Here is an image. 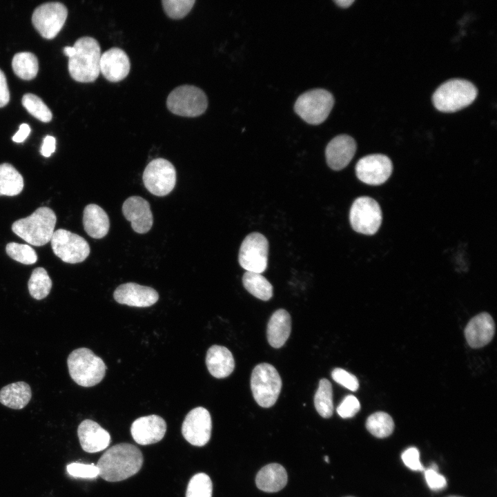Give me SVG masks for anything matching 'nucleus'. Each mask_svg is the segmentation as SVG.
<instances>
[{
  "label": "nucleus",
  "instance_id": "f257e3e1",
  "mask_svg": "<svg viewBox=\"0 0 497 497\" xmlns=\"http://www.w3.org/2000/svg\"><path fill=\"white\" fill-rule=\"evenodd\" d=\"M143 464L141 451L135 445L120 443L107 449L97 462L99 475L108 482L124 480L137 474Z\"/></svg>",
  "mask_w": 497,
  "mask_h": 497
},
{
  "label": "nucleus",
  "instance_id": "f03ea898",
  "mask_svg": "<svg viewBox=\"0 0 497 497\" xmlns=\"http://www.w3.org/2000/svg\"><path fill=\"white\" fill-rule=\"evenodd\" d=\"M74 55L68 59V71L71 77L82 83L92 82L100 73L101 48L99 42L90 37H83L74 43Z\"/></svg>",
  "mask_w": 497,
  "mask_h": 497
},
{
  "label": "nucleus",
  "instance_id": "7ed1b4c3",
  "mask_svg": "<svg viewBox=\"0 0 497 497\" xmlns=\"http://www.w3.org/2000/svg\"><path fill=\"white\" fill-rule=\"evenodd\" d=\"M56 221L54 211L48 207L42 206L28 217L15 221L12 225V230L26 242L41 246L50 241Z\"/></svg>",
  "mask_w": 497,
  "mask_h": 497
},
{
  "label": "nucleus",
  "instance_id": "20e7f679",
  "mask_svg": "<svg viewBox=\"0 0 497 497\" xmlns=\"http://www.w3.org/2000/svg\"><path fill=\"white\" fill-rule=\"evenodd\" d=\"M71 378L79 385L90 387L99 383L107 369L101 358L85 347L72 351L67 360Z\"/></svg>",
  "mask_w": 497,
  "mask_h": 497
},
{
  "label": "nucleus",
  "instance_id": "39448f33",
  "mask_svg": "<svg viewBox=\"0 0 497 497\" xmlns=\"http://www.w3.org/2000/svg\"><path fill=\"white\" fill-rule=\"evenodd\" d=\"M478 90L470 81L452 79L441 84L434 92L432 101L443 113H454L470 105L476 98Z\"/></svg>",
  "mask_w": 497,
  "mask_h": 497
},
{
  "label": "nucleus",
  "instance_id": "423d86ee",
  "mask_svg": "<svg viewBox=\"0 0 497 497\" xmlns=\"http://www.w3.org/2000/svg\"><path fill=\"white\" fill-rule=\"evenodd\" d=\"M282 385L280 376L272 364L261 363L253 369L251 389L255 400L260 407H272L280 396Z\"/></svg>",
  "mask_w": 497,
  "mask_h": 497
},
{
  "label": "nucleus",
  "instance_id": "0eeeda50",
  "mask_svg": "<svg viewBox=\"0 0 497 497\" xmlns=\"http://www.w3.org/2000/svg\"><path fill=\"white\" fill-rule=\"evenodd\" d=\"M166 106L175 115L195 117L206 111L208 99L199 88L186 84L176 87L170 92L166 99Z\"/></svg>",
  "mask_w": 497,
  "mask_h": 497
},
{
  "label": "nucleus",
  "instance_id": "6e6552de",
  "mask_svg": "<svg viewBox=\"0 0 497 497\" xmlns=\"http://www.w3.org/2000/svg\"><path fill=\"white\" fill-rule=\"evenodd\" d=\"M333 104L332 94L318 88L302 94L296 100L294 109L306 122L318 125L327 119Z\"/></svg>",
  "mask_w": 497,
  "mask_h": 497
},
{
  "label": "nucleus",
  "instance_id": "1a4fd4ad",
  "mask_svg": "<svg viewBox=\"0 0 497 497\" xmlns=\"http://www.w3.org/2000/svg\"><path fill=\"white\" fill-rule=\"evenodd\" d=\"M382 220L381 208L374 199L362 196L353 202L349 221L352 228L357 233L367 235L375 234L381 225Z\"/></svg>",
  "mask_w": 497,
  "mask_h": 497
},
{
  "label": "nucleus",
  "instance_id": "9d476101",
  "mask_svg": "<svg viewBox=\"0 0 497 497\" xmlns=\"http://www.w3.org/2000/svg\"><path fill=\"white\" fill-rule=\"evenodd\" d=\"M176 170L167 159L157 158L146 166L142 179L146 188L156 196L168 195L176 184Z\"/></svg>",
  "mask_w": 497,
  "mask_h": 497
},
{
  "label": "nucleus",
  "instance_id": "9b49d317",
  "mask_svg": "<svg viewBox=\"0 0 497 497\" xmlns=\"http://www.w3.org/2000/svg\"><path fill=\"white\" fill-rule=\"evenodd\" d=\"M50 242L54 253L66 263L81 262L90 254V246L87 241L81 236L65 229L55 231Z\"/></svg>",
  "mask_w": 497,
  "mask_h": 497
},
{
  "label": "nucleus",
  "instance_id": "f8f14e48",
  "mask_svg": "<svg viewBox=\"0 0 497 497\" xmlns=\"http://www.w3.org/2000/svg\"><path fill=\"white\" fill-rule=\"evenodd\" d=\"M269 242L262 234H248L242 242L238 260L246 271L262 273L267 267Z\"/></svg>",
  "mask_w": 497,
  "mask_h": 497
},
{
  "label": "nucleus",
  "instance_id": "ddd939ff",
  "mask_svg": "<svg viewBox=\"0 0 497 497\" xmlns=\"http://www.w3.org/2000/svg\"><path fill=\"white\" fill-rule=\"evenodd\" d=\"M68 16L66 7L60 2H48L38 6L32 17V24L45 39L55 38Z\"/></svg>",
  "mask_w": 497,
  "mask_h": 497
},
{
  "label": "nucleus",
  "instance_id": "4468645a",
  "mask_svg": "<svg viewBox=\"0 0 497 497\" xmlns=\"http://www.w3.org/2000/svg\"><path fill=\"white\" fill-rule=\"evenodd\" d=\"M211 429L210 413L202 407L191 410L186 416L182 426L184 438L190 444L197 447H202L209 441Z\"/></svg>",
  "mask_w": 497,
  "mask_h": 497
},
{
  "label": "nucleus",
  "instance_id": "2eb2a0df",
  "mask_svg": "<svg viewBox=\"0 0 497 497\" xmlns=\"http://www.w3.org/2000/svg\"><path fill=\"white\" fill-rule=\"evenodd\" d=\"M355 174L362 182L372 186L384 183L391 175V159L382 154H373L360 159L355 165Z\"/></svg>",
  "mask_w": 497,
  "mask_h": 497
},
{
  "label": "nucleus",
  "instance_id": "dca6fc26",
  "mask_svg": "<svg viewBox=\"0 0 497 497\" xmlns=\"http://www.w3.org/2000/svg\"><path fill=\"white\" fill-rule=\"evenodd\" d=\"M113 297L119 304L136 307L150 306L159 299L158 293L154 289L135 282L118 286L114 291Z\"/></svg>",
  "mask_w": 497,
  "mask_h": 497
},
{
  "label": "nucleus",
  "instance_id": "f3484780",
  "mask_svg": "<svg viewBox=\"0 0 497 497\" xmlns=\"http://www.w3.org/2000/svg\"><path fill=\"white\" fill-rule=\"evenodd\" d=\"M122 213L135 232L144 234L150 230L153 224V214L149 203L143 197L131 196L127 198L122 205Z\"/></svg>",
  "mask_w": 497,
  "mask_h": 497
},
{
  "label": "nucleus",
  "instance_id": "a211bd4d",
  "mask_svg": "<svg viewBox=\"0 0 497 497\" xmlns=\"http://www.w3.org/2000/svg\"><path fill=\"white\" fill-rule=\"evenodd\" d=\"M166 431V422L162 417L155 414L136 419L130 427L133 438L141 445H151L160 441Z\"/></svg>",
  "mask_w": 497,
  "mask_h": 497
},
{
  "label": "nucleus",
  "instance_id": "6ab92c4d",
  "mask_svg": "<svg viewBox=\"0 0 497 497\" xmlns=\"http://www.w3.org/2000/svg\"><path fill=\"white\" fill-rule=\"evenodd\" d=\"M357 148L355 139L347 135H340L327 144L325 156L328 166L334 170L345 168L353 159Z\"/></svg>",
  "mask_w": 497,
  "mask_h": 497
},
{
  "label": "nucleus",
  "instance_id": "aec40b11",
  "mask_svg": "<svg viewBox=\"0 0 497 497\" xmlns=\"http://www.w3.org/2000/svg\"><path fill=\"white\" fill-rule=\"evenodd\" d=\"M130 68L129 57L119 48H111L101 55L100 72L110 82H118L125 79Z\"/></svg>",
  "mask_w": 497,
  "mask_h": 497
},
{
  "label": "nucleus",
  "instance_id": "412c9836",
  "mask_svg": "<svg viewBox=\"0 0 497 497\" xmlns=\"http://www.w3.org/2000/svg\"><path fill=\"white\" fill-rule=\"evenodd\" d=\"M495 333V323L492 317L486 312L472 318L465 329L467 344L474 349L481 348L489 344Z\"/></svg>",
  "mask_w": 497,
  "mask_h": 497
},
{
  "label": "nucleus",
  "instance_id": "4be33fe9",
  "mask_svg": "<svg viewBox=\"0 0 497 497\" xmlns=\"http://www.w3.org/2000/svg\"><path fill=\"white\" fill-rule=\"evenodd\" d=\"M77 435L81 448L88 453L104 450L110 444V436L97 422L86 419L77 428Z\"/></svg>",
  "mask_w": 497,
  "mask_h": 497
},
{
  "label": "nucleus",
  "instance_id": "5701e85b",
  "mask_svg": "<svg viewBox=\"0 0 497 497\" xmlns=\"http://www.w3.org/2000/svg\"><path fill=\"white\" fill-rule=\"evenodd\" d=\"M206 364L213 377L224 378L233 371L235 360L232 353L226 347L213 345L207 351Z\"/></svg>",
  "mask_w": 497,
  "mask_h": 497
},
{
  "label": "nucleus",
  "instance_id": "b1692460",
  "mask_svg": "<svg viewBox=\"0 0 497 497\" xmlns=\"http://www.w3.org/2000/svg\"><path fill=\"white\" fill-rule=\"evenodd\" d=\"M291 331V315L285 309L275 311L269 319L266 336L269 344L273 348L282 347L288 340Z\"/></svg>",
  "mask_w": 497,
  "mask_h": 497
},
{
  "label": "nucleus",
  "instance_id": "393cba45",
  "mask_svg": "<svg viewBox=\"0 0 497 497\" xmlns=\"http://www.w3.org/2000/svg\"><path fill=\"white\" fill-rule=\"evenodd\" d=\"M83 224L86 233L95 239L105 237L110 228V220L107 213L95 204H88L84 208Z\"/></svg>",
  "mask_w": 497,
  "mask_h": 497
},
{
  "label": "nucleus",
  "instance_id": "a878e982",
  "mask_svg": "<svg viewBox=\"0 0 497 497\" xmlns=\"http://www.w3.org/2000/svg\"><path fill=\"white\" fill-rule=\"evenodd\" d=\"M287 479V473L284 467L278 463H271L264 466L258 471L255 483L263 491L277 492L285 487Z\"/></svg>",
  "mask_w": 497,
  "mask_h": 497
},
{
  "label": "nucleus",
  "instance_id": "bb28decb",
  "mask_svg": "<svg viewBox=\"0 0 497 497\" xmlns=\"http://www.w3.org/2000/svg\"><path fill=\"white\" fill-rule=\"evenodd\" d=\"M32 397L30 387L25 382L9 384L0 390V403L13 409H21Z\"/></svg>",
  "mask_w": 497,
  "mask_h": 497
},
{
  "label": "nucleus",
  "instance_id": "cd10ccee",
  "mask_svg": "<svg viewBox=\"0 0 497 497\" xmlns=\"http://www.w3.org/2000/svg\"><path fill=\"white\" fill-rule=\"evenodd\" d=\"M23 188V178L10 164H0V196L19 195Z\"/></svg>",
  "mask_w": 497,
  "mask_h": 497
},
{
  "label": "nucleus",
  "instance_id": "c85d7f7f",
  "mask_svg": "<svg viewBox=\"0 0 497 497\" xmlns=\"http://www.w3.org/2000/svg\"><path fill=\"white\" fill-rule=\"evenodd\" d=\"M242 283L248 293L260 300L267 301L273 296V286L262 273L246 271Z\"/></svg>",
  "mask_w": 497,
  "mask_h": 497
},
{
  "label": "nucleus",
  "instance_id": "c756f323",
  "mask_svg": "<svg viewBox=\"0 0 497 497\" xmlns=\"http://www.w3.org/2000/svg\"><path fill=\"white\" fill-rule=\"evenodd\" d=\"M14 72L24 80L34 79L38 72L39 63L37 57L29 52H22L14 55L12 61Z\"/></svg>",
  "mask_w": 497,
  "mask_h": 497
},
{
  "label": "nucleus",
  "instance_id": "7c9ffc66",
  "mask_svg": "<svg viewBox=\"0 0 497 497\" xmlns=\"http://www.w3.org/2000/svg\"><path fill=\"white\" fill-rule=\"evenodd\" d=\"M314 405L322 417L328 418L333 415V390L329 380L322 378L319 381L318 388L314 396Z\"/></svg>",
  "mask_w": 497,
  "mask_h": 497
},
{
  "label": "nucleus",
  "instance_id": "2f4dec72",
  "mask_svg": "<svg viewBox=\"0 0 497 497\" xmlns=\"http://www.w3.org/2000/svg\"><path fill=\"white\" fill-rule=\"evenodd\" d=\"M30 295L36 300L45 298L52 288V280L46 270L42 267L35 269L28 282Z\"/></svg>",
  "mask_w": 497,
  "mask_h": 497
},
{
  "label": "nucleus",
  "instance_id": "473e14b6",
  "mask_svg": "<svg viewBox=\"0 0 497 497\" xmlns=\"http://www.w3.org/2000/svg\"><path fill=\"white\" fill-rule=\"evenodd\" d=\"M366 428L373 436L383 438L392 433L394 429V422L387 413L377 411L367 418Z\"/></svg>",
  "mask_w": 497,
  "mask_h": 497
},
{
  "label": "nucleus",
  "instance_id": "72a5a7b5",
  "mask_svg": "<svg viewBox=\"0 0 497 497\" xmlns=\"http://www.w3.org/2000/svg\"><path fill=\"white\" fill-rule=\"evenodd\" d=\"M22 105L33 117L43 122H49L52 118L50 108L41 98L32 93H26L22 97Z\"/></svg>",
  "mask_w": 497,
  "mask_h": 497
},
{
  "label": "nucleus",
  "instance_id": "f704fd0d",
  "mask_svg": "<svg viewBox=\"0 0 497 497\" xmlns=\"http://www.w3.org/2000/svg\"><path fill=\"white\" fill-rule=\"evenodd\" d=\"M213 484L210 477L204 473L194 475L190 480L186 497H212Z\"/></svg>",
  "mask_w": 497,
  "mask_h": 497
},
{
  "label": "nucleus",
  "instance_id": "c9c22d12",
  "mask_svg": "<svg viewBox=\"0 0 497 497\" xmlns=\"http://www.w3.org/2000/svg\"><path fill=\"white\" fill-rule=\"evenodd\" d=\"M6 251L12 259L23 264H32L37 260L35 251L28 244L10 242Z\"/></svg>",
  "mask_w": 497,
  "mask_h": 497
},
{
  "label": "nucleus",
  "instance_id": "e433bc0d",
  "mask_svg": "<svg viewBox=\"0 0 497 497\" xmlns=\"http://www.w3.org/2000/svg\"><path fill=\"white\" fill-rule=\"evenodd\" d=\"M195 0H163L162 6L165 13L171 19H179L189 13Z\"/></svg>",
  "mask_w": 497,
  "mask_h": 497
},
{
  "label": "nucleus",
  "instance_id": "4c0bfd02",
  "mask_svg": "<svg viewBox=\"0 0 497 497\" xmlns=\"http://www.w3.org/2000/svg\"><path fill=\"white\" fill-rule=\"evenodd\" d=\"M68 473L75 478H94L99 476L97 465L73 462L67 465Z\"/></svg>",
  "mask_w": 497,
  "mask_h": 497
},
{
  "label": "nucleus",
  "instance_id": "58836bf2",
  "mask_svg": "<svg viewBox=\"0 0 497 497\" xmlns=\"http://www.w3.org/2000/svg\"><path fill=\"white\" fill-rule=\"evenodd\" d=\"M331 377L335 382L352 391H356L359 387L358 378L343 369H334L331 372Z\"/></svg>",
  "mask_w": 497,
  "mask_h": 497
},
{
  "label": "nucleus",
  "instance_id": "ea45409f",
  "mask_svg": "<svg viewBox=\"0 0 497 497\" xmlns=\"http://www.w3.org/2000/svg\"><path fill=\"white\" fill-rule=\"evenodd\" d=\"M360 409V404L353 395L347 396L337 407L338 415L342 418L353 417Z\"/></svg>",
  "mask_w": 497,
  "mask_h": 497
},
{
  "label": "nucleus",
  "instance_id": "a19ab883",
  "mask_svg": "<svg viewBox=\"0 0 497 497\" xmlns=\"http://www.w3.org/2000/svg\"><path fill=\"white\" fill-rule=\"evenodd\" d=\"M404 464L413 471H423L424 467L420 460V453L417 448L412 447L407 449L401 456Z\"/></svg>",
  "mask_w": 497,
  "mask_h": 497
},
{
  "label": "nucleus",
  "instance_id": "79ce46f5",
  "mask_svg": "<svg viewBox=\"0 0 497 497\" xmlns=\"http://www.w3.org/2000/svg\"><path fill=\"white\" fill-rule=\"evenodd\" d=\"M425 478L429 487L433 491L442 489L447 485L446 478L431 467L425 470Z\"/></svg>",
  "mask_w": 497,
  "mask_h": 497
},
{
  "label": "nucleus",
  "instance_id": "37998d69",
  "mask_svg": "<svg viewBox=\"0 0 497 497\" xmlns=\"http://www.w3.org/2000/svg\"><path fill=\"white\" fill-rule=\"evenodd\" d=\"M10 100V92L5 74L0 69V108L8 104Z\"/></svg>",
  "mask_w": 497,
  "mask_h": 497
},
{
  "label": "nucleus",
  "instance_id": "c03bdc74",
  "mask_svg": "<svg viewBox=\"0 0 497 497\" xmlns=\"http://www.w3.org/2000/svg\"><path fill=\"white\" fill-rule=\"evenodd\" d=\"M55 138L52 136L47 135L43 140L40 152L43 156L48 157L55 151Z\"/></svg>",
  "mask_w": 497,
  "mask_h": 497
},
{
  "label": "nucleus",
  "instance_id": "a18cd8bd",
  "mask_svg": "<svg viewBox=\"0 0 497 497\" xmlns=\"http://www.w3.org/2000/svg\"><path fill=\"white\" fill-rule=\"evenodd\" d=\"M30 128L27 124H22L19 126V130L12 137V141L17 143L23 142L29 135Z\"/></svg>",
  "mask_w": 497,
  "mask_h": 497
},
{
  "label": "nucleus",
  "instance_id": "49530a36",
  "mask_svg": "<svg viewBox=\"0 0 497 497\" xmlns=\"http://www.w3.org/2000/svg\"><path fill=\"white\" fill-rule=\"evenodd\" d=\"M334 1L340 7L346 8L349 7L354 2V0H336Z\"/></svg>",
  "mask_w": 497,
  "mask_h": 497
},
{
  "label": "nucleus",
  "instance_id": "de8ad7c7",
  "mask_svg": "<svg viewBox=\"0 0 497 497\" xmlns=\"http://www.w3.org/2000/svg\"><path fill=\"white\" fill-rule=\"evenodd\" d=\"M75 52V49L73 46H66L64 48V53L68 58L72 57Z\"/></svg>",
  "mask_w": 497,
  "mask_h": 497
},
{
  "label": "nucleus",
  "instance_id": "09e8293b",
  "mask_svg": "<svg viewBox=\"0 0 497 497\" xmlns=\"http://www.w3.org/2000/svg\"><path fill=\"white\" fill-rule=\"evenodd\" d=\"M324 460H325L327 462H329V457H328V456H324Z\"/></svg>",
  "mask_w": 497,
  "mask_h": 497
},
{
  "label": "nucleus",
  "instance_id": "8fccbe9b",
  "mask_svg": "<svg viewBox=\"0 0 497 497\" xmlns=\"http://www.w3.org/2000/svg\"><path fill=\"white\" fill-rule=\"evenodd\" d=\"M449 497H461V496H449Z\"/></svg>",
  "mask_w": 497,
  "mask_h": 497
},
{
  "label": "nucleus",
  "instance_id": "3c124183",
  "mask_svg": "<svg viewBox=\"0 0 497 497\" xmlns=\"http://www.w3.org/2000/svg\"><path fill=\"white\" fill-rule=\"evenodd\" d=\"M347 497H353V496H347Z\"/></svg>",
  "mask_w": 497,
  "mask_h": 497
}]
</instances>
